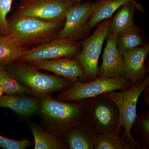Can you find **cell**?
I'll use <instances>...</instances> for the list:
<instances>
[{
	"label": "cell",
	"mask_w": 149,
	"mask_h": 149,
	"mask_svg": "<svg viewBox=\"0 0 149 149\" xmlns=\"http://www.w3.org/2000/svg\"><path fill=\"white\" fill-rule=\"evenodd\" d=\"M38 111L48 131L61 139L70 128L86 121L88 116L82 101H64L54 99L51 95L40 99Z\"/></svg>",
	"instance_id": "1"
},
{
	"label": "cell",
	"mask_w": 149,
	"mask_h": 149,
	"mask_svg": "<svg viewBox=\"0 0 149 149\" xmlns=\"http://www.w3.org/2000/svg\"><path fill=\"white\" fill-rule=\"evenodd\" d=\"M6 70L27 90V93L39 99L70 88L73 82L58 75L40 71L29 63L17 60L7 66Z\"/></svg>",
	"instance_id": "2"
},
{
	"label": "cell",
	"mask_w": 149,
	"mask_h": 149,
	"mask_svg": "<svg viewBox=\"0 0 149 149\" xmlns=\"http://www.w3.org/2000/svg\"><path fill=\"white\" fill-rule=\"evenodd\" d=\"M65 21L47 22L31 17L12 16L7 18L8 28L9 34L28 50L55 39Z\"/></svg>",
	"instance_id": "3"
},
{
	"label": "cell",
	"mask_w": 149,
	"mask_h": 149,
	"mask_svg": "<svg viewBox=\"0 0 149 149\" xmlns=\"http://www.w3.org/2000/svg\"><path fill=\"white\" fill-rule=\"evenodd\" d=\"M149 85L148 74L141 83L132 85L125 91H110L102 94L117 106L120 113V125L125 128L120 130L121 137L134 149H146L136 141L131 133L133 123L137 117V105L140 96Z\"/></svg>",
	"instance_id": "4"
},
{
	"label": "cell",
	"mask_w": 149,
	"mask_h": 149,
	"mask_svg": "<svg viewBox=\"0 0 149 149\" xmlns=\"http://www.w3.org/2000/svg\"><path fill=\"white\" fill-rule=\"evenodd\" d=\"M82 101L88 114L86 122L95 136L121 130L119 110L113 102L103 95Z\"/></svg>",
	"instance_id": "5"
},
{
	"label": "cell",
	"mask_w": 149,
	"mask_h": 149,
	"mask_svg": "<svg viewBox=\"0 0 149 149\" xmlns=\"http://www.w3.org/2000/svg\"><path fill=\"white\" fill-rule=\"evenodd\" d=\"M132 84L125 77H97L93 81L74 83L70 88L61 91L57 99L68 102H80L110 91H123Z\"/></svg>",
	"instance_id": "6"
},
{
	"label": "cell",
	"mask_w": 149,
	"mask_h": 149,
	"mask_svg": "<svg viewBox=\"0 0 149 149\" xmlns=\"http://www.w3.org/2000/svg\"><path fill=\"white\" fill-rule=\"evenodd\" d=\"M112 17L99 22L95 32L81 42L82 49L75 57L83 70V82L93 81L97 77L98 60L104 42L109 32Z\"/></svg>",
	"instance_id": "7"
},
{
	"label": "cell",
	"mask_w": 149,
	"mask_h": 149,
	"mask_svg": "<svg viewBox=\"0 0 149 149\" xmlns=\"http://www.w3.org/2000/svg\"><path fill=\"white\" fill-rule=\"evenodd\" d=\"M74 3L70 0H21L12 16L31 17L47 22L65 19Z\"/></svg>",
	"instance_id": "8"
},
{
	"label": "cell",
	"mask_w": 149,
	"mask_h": 149,
	"mask_svg": "<svg viewBox=\"0 0 149 149\" xmlns=\"http://www.w3.org/2000/svg\"><path fill=\"white\" fill-rule=\"evenodd\" d=\"M82 49L81 42L56 38L25 51L19 60L30 63L61 58H75Z\"/></svg>",
	"instance_id": "9"
},
{
	"label": "cell",
	"mask_w": 149,
	"mask_h": 149,
	"mask_svg": "<svg viewBox=\"0 0 149 149\" xmlns=\"http://www.w3.org/2000/svg\"><path fill=\"white\" fill-rule=\"evenodd\" d=\"M91 14V3L73 5L67 11L63 27L56 38H65L80 42L90 30L88 21Z\"/></svg>",
	"instance_id": "10"
},
{
	"label": "cell",
	"mask_w": 149,
	"mask_h": 149,
	"mask_svg": "<svg viewBox=\"0 0 149 149\" xmlns=\"http://www.w3.org/2000/svg\"><path fill=\"white\" fill-rule=\"evenodd\" d=\"M107 38L102 62L99 68L97 77H125L124 60L118 49L116 35L109 32Z\"/></svg>",
	"instance_id": "11"
},
{
	"label": "cell",
	"mask_w": 149,
	"mask_h": 149,
	"mask_svg": "<svg viewBox=\"0 0 149 149\" xmlns=\"http://www.w3.org/2000/svg\"><path fill=\"white\" fill-rule=\"evenodd\" d=\"M39 70H47L63 76L73 83L83 82V70L75 58H61L29 63Z\"/></svg>",
	"instance_id": "12"
},
{
	"label": "cell",
	"mask_w": 149,
	"mask_h": 149,
	"mask_svg": "<svg viewBox=\"0 0 149 149\" xmlns=\"http://www.w3.org/2000/svg\"><path fill=\"white\" fill-rule=\"evenodd\" d=\"M149 53L148 43L123 53L125 77L132 85L141 83L148 72L145 61Z\"/></svg>",
	"instance_id": "13"
},
{
	"label": "cell",
	"mask_w": 149,
	"mask_h": 149,
	"mask_svg": "<svg viewBox=\"0 0 149 149\" xmlns=\"http://www.w3.org/2000/svg\"><path fill=\"white\" fill-rule=\"evenodd\" d=\"M40 99L24 94L0 95V107L12 110L17 114L31 116L38 111Z\"/></svg>",
	"instance_id": "14"
},
{
	"label": "cell",
	"mask_w": 149,
	"mask_h": 149,
	"mask_svg": "<svg viewBox=\"0 0 149 149\" xmlns=\"http://www.w3.org/2000/svg\"><path fill=\"white\" fill-rule=\"evenodd\" d=\"M94 137L95 135L85 121L68 129L62 140L68 149H94Z\"/></svg>",
	"instance_id": "15"
},
{
	"label": "cell",
	"mask_w": 149,
	"mask_h": 149,
	"mask_svg": "<svg viewBox=\"0 0 149 149\" xmlns=\"http://www.w3.org/2000/svg\"><path fill=\"white\" fill-rule=\"evenodd\" d=\"M130 1L137 5L140 4L133 0H100L91 3V14L88 21L89 29L93 28L104 19L111 17L120 6Z\"/></svg>",
	"instance_id": "16"
},
{
	"label": "cell",
	"mask_w": 149,
	"mask_h": 149,
	"mask_svg": "<svg viewBox=\"0 0 149 149\" xmlns=\"http://www.w3.org/2000/svg\"><path fill=\"white\" fill-rule=\"evenodd\" d=\"M118 9L112 17L109 27V32L116 35L135 25L134 16L136 10L142 13L144 12L141 4L137 5L132 1L125 3Z\"/></svg>",
	"instance_id": "17"
},
{
	"label": "cell",
	"mask_w": 149,
	"mask_h": 149,
	"mask_svg": "<svg viewBox=\"0 0 149 149\" xmlns=\"http://www.w3.org/2000/svg\"><path fill=\"white\" fill-rule=\"evenodd\" d=\"M26 50L10 34L0 35V70L19 60Z\"/></svg>",
	"instance_id": "18"
},
{
	"label": "cell",
	"mask_w": 149,
	"mask_h": 149,
	"mask_svg": "<svg viewBox=\"0 0 149 149\" xmlns=\"http://www.w3.org/2000/svg\"><path fill=\"white\" fill-rule=\"evenodd\" d=\"M116 43L118 49L121 55L133 48L148 44L147 37L143 31L136 24L118 33Z\"/></svg>",
	"instance_id": "19"
},
{
	"label": "cell",
	"mask_w": 149,
	"mask_h": 149,
	"mask_svg": "<svg viewBox=\"0 0 149 149\" xmlns=\"http://www.w3.org/2000/svg\"><path fill=\"white\" fill-rule=\"evenodd\" d=\"M35 141V149H68L65 142L59 139L49 131H46L38 125L30 123Z\"/></svg>",
	"instance_id": "20"
},
{
	"label": "cell",
	"mask_w": 149,
	"mask_h": 149,
	"mask_svg": "<svg viewBox=\"0 0 149 149\" xmlns=\"http://www.w3.org/2000/svg\"><path fill=\"white\" fill-rule=\"evenodd\" d=\"M116 130L102 135L95 136L94 149H134L126 143Z\"/></svg>",
	"instance_id": "21"
},
{
	"label": "cell",
	"mask_w": 149,
	"mask_h": 149,
	"mask_svg": "<svg viewBox=\"0 0 149 149\" xmlns=\"http://www.w3.org/2000/svg\"><path fill=\"white\" fill-rule=\"evenodd\" d=\"M132 129L138 139V142L145 147L149 148V109L137 116L133 123Z\"/></svg>",
	"instance_id": "22"
},
{
	"label": "cell",
	"mask_w": 149,
	"mask_h": 149,
	"mask_svg": "<svg viewBox=\"0 0 149 149\" xmlns=\"http://www.w3.org/2000/svg\"><path fill=\"white\" fill-rule=\"evenodd\" d=\"M0 86L3 94L18 95L27 93L26 88L6 69L0 70Z\"/></svg>",
	"instance_id": "23"
},
{
	"label": "cell",
	"mask_w": 149,
	"mask_h": 149,
	"mask_svg": "<svg viewBox=\"0 0 149 149\" xmlns=\"http://www.w3.org/2000/svg\"><path fill=\"white\" fill-rule=\"evenodd\" d=\"M13 0H0V35H9L7 15L10 12Z\"/></svg>",
	"instance_id": "24"
},
{
	"label": "cell",
	"mask_w": 149,
	"mask_h": 149,
	"mask_svg": "<svg viewBox=\"0 0 149 149\" xmlns=\"http://www.w3.org/2000/svg\"><path fill=\"white\" fill-rule=\"evenodd\" d=\"M27 140H15L0 135V148L4 149H25L31 145Z\"/></svg>",
	"instance_id": "25"
},
{
	"label": "cell",
	"mask_w": 149,
	"mask_h": 149,
	"mask_svg": "<svg viewBox=\"0 0 149 149\" xmlns=\"http://www.w3.org/2000/svg\"><path fill=\"white\" fill-rule=\"evenodd\" d=\"M143 93V99L144 101L145 102V105L147 106H149V85L147 86L146 88H145V90Z\"/></svg>",
	"instance_id": "26"
},
{
	"label": "cell",
	"mask_w": 149,
	"mask_h": 149,
	"mask_svg": "<svg viewBox=\"0 0 149 149\" xmlns=\"http://www.w3.org/2000/svg\"><path fill=\"white\" fill-rule=\"evenodd\" d=\"M70 1H72L74 4L79 3L82 0H70Z\"/></svg>",
	"instance_id": "27"
},
{
	"label": "cell",
	"mask_w": 149,
	"mask_h": 149,
	"mask_svg": "<svg viewBox=\"0 0 149 149\" xmlns=\"http://www.w3.org/2000/svg\"><path fill=\"white\" fill-rule=\"evenodd\" d=\"M3 93L2 92V91L1 89V86H0V95H3Z\"/></svg>",
	"instance_id": "28"
},
{
	"label": "cell",
	"mask_w": 149,
	"mask_h": 149,
	"mask_svg": "<svg viewBox=\"0 0 149 149\" xmlns=\"http://www.w3.org/2000/svg\"><path fill=\"white\" fill-rule=\"evenodd\" d=\"M133 1H136V0H133Z\"/></svg>",
	"instance_id": "29"
}]
</instances>
